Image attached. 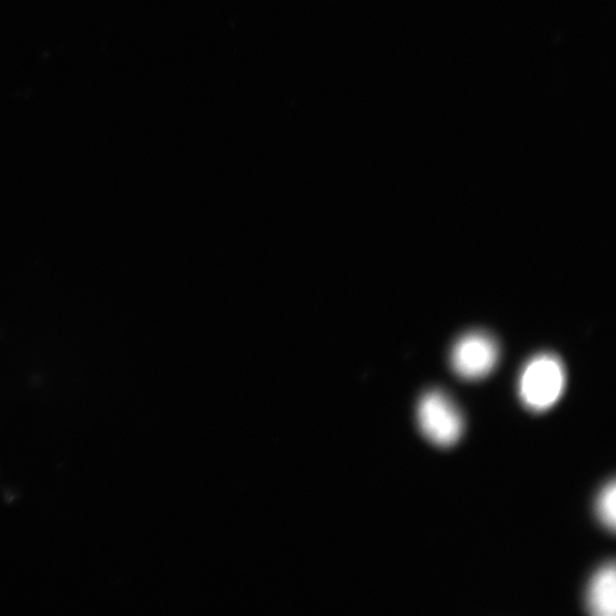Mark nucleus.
I'll use <instances>...</instances> for the list:
<instances>
[{"label": "nucleus", "mask_w": 616, "mask_h": 616, "mask_svg": "<svg viewBox=\"0 0 616 616\" xmlns=\"http://www.w3.org/2000/svg\"><path fill=\"white\" fill-rule=\"evenodd\" d=\"M418 421L421 432L440 446L457 443L464 431V420L460 410L441 392H431L421 399Z\"/></svg>", "instance_id": "f03ea898"}, {"label": "nucleus", "mask_w": 616, "mask_h": 616, "mask_svg": "<svg viewBox=\"0 0 616 616\" xmlns=\"http://www.w3.org/2000/svg\"><path fill=\"white\" fill-rule=\"evenodd\" d=\"M616 571L614 563L603 568L593 579L588 593L590 610L597 616H614L616 608Z\"/></svg>", "instance_id": "20e7f679"}, {"label": "nucleus", "mask_w": 616, "mask_h": 616, "mask_svg": "<svg viewBox=\"0 0 616 616\" xmlns=\"http://www.w3.org/2000/svg\"><path fill=\"white\" fill-rule=\"evenodd\" d=\"M566 382L563 364L554 355L536 356L525 368L520 379V395L533 411H544L561 399Z\"/></svg>", "instance_id": "f257e3e1"}, {"label": "nucleus", "mask_w": 616, "mask_h": 616, "mask_svg": "<svg viewBox=\"0 0 616 616\" xmlns=\"http://www.w3.org/2000/svg\"><path fill=\"white\" fill-rule=\"evenodd\" d=\"M616 486L612 480L598 497L597 510L601 521L612 532L616 525Z\"/></svg>", "instance_id": "39448f33"}, {"label": "nucleus", "mask_w": 616, "mask_h": 616, "mask_svg": "<svg viewBox=\"0 0 616 616\" xmlns=\"http://www.w3.org/2000/svg\"><path fill=\"white\" fill-rule=\"evenodd\" d=\"M499 348L496 341L484 333L464 336L452 350V367L463 378L474 380L488 376L496 367Z\"/></svg>", "instance_id": "7ed1b4c3"}]
</instances>
